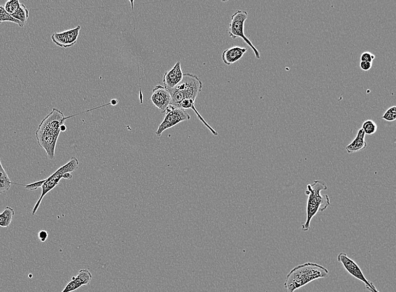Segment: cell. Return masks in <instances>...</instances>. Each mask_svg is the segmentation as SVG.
Masks as SVG:
<instances>
[{"label":"cell","mask_w":396,"mask_h":292,"mask_svg":"<svg viewBox=\"0 0 396 292\" xmlns=\"http://www.w3.org/2000/svg\"><path fill=\"white\" fill-rule=\"evenodd\" d=\"M329 273L326 267L316 263L299 265L288 274L285 287L288 292H294L315 280L327 278Z\"/></svg>","instance_id":"obj_2"},{"label":"cell","mask_w":396,"mask_h":292,"mask_svg":"<svg viewBox=\"0 0 396 292\" xmlns=\"http://www.w3.org/2000/svg\"><path fill=\"white\" fill-rule=\"evenodd\" d=\"M362 129L365 135H372L375 134L378 129L377 124L372 120H366L362 125Z\"/></svg>","instance_id":"obj_18"},{"label":"cell","mask_w":396,"mask_h":292,"mask_svg":"<svg viewBox=\"0 0 396 292\" xmlns=\"http://www.w3.org/2000/svg\"><path fill=\"white\" fill-rule=\"evenodd\" d=\"M365 134L361 128L358 131L356 138L346 147V150L348 153H354L362 151L367 147V144L365 140Z\"/></svg>","instance_id":"obj_15"},{"label":"cell","mask_w":396,"mask_h":292,"mask_svg":"<svg viewBox=\"0 0 396 292\" xmlns=\"http://www.w3.org/2000/svg\"><path fill=\"white\" fill-rule=\"evenodd\" d=\"M337 260L351 276L363 282L365 284L366 289L369 291L380 292L376 289L374 284L368 281L365 278L363 272L356 262L348 257L346 253H340L337 256Z\"/></svg>","instance_id":"obj_8"},{"label":"cell","mask_w":396,"mask_h":292,"mask_svg":"<svg viewBox=\"0 0 396 292\" xmlns=\"http://www.w3.org/2000/svg\"><path fill=\"white\" fill-rule=\"evenodd\" d=\"M81 28V26H78L63 32H55L52 34L51 40L58 46L64 49L69 48L78 41Z\"/></svg>","instance_id":"obj_9"},{"label":"cell","mask_w":396,"mask_h":292,"mask_svg":"<svg viewBox=\"0 0 396 292\" xmlns=\"http://www.w3.org/2000/svg\"><path fill=\"white\" fill-rule=\"evenodd\" d=\"M382 119L387 122H393L396 119V106H393L385 112L382 117Z\"/></svg>","instance_id":"obj_20"},{"label":"cell","mask_w":396,"mask_h":292,"mask_svg":"<svg viewBox=\"0 0 396 292\" xmlns=\"http://www.w3.org/2000/svg\"><path fill=\"white\" fill-rule=\"evenodd\" d=\"M48 233L45 230H41L38 234L39 239L41 242H45L48 238Z\"/></svg>","instance_id":"obj_22"},{"label":"cell","mask_w":396,"mask_h":292,"mask_svg":"<svg viewBox=\"0 0 396 292\" xmlns=\"http://www.w3.org/2000/svg\"><path fill=\"white\" fill-rule=\"evenodd\" d=\"M183 76L181 63L177 62L172 69L165 71L163 78L164 87L167 90L174 88L181 82Z\"/></svg>","instance_id":"obj_13"},{"label":"cell","mask_w":396,"mask_h":292,"mask_svg":"<svg viewBox=\"0 0 396 292\" xmlns=\"http://www.w3.org/2000/svg\"><path fill=\"white\" fill-rule=\"evenodd\" d=\"M117 103H118V101L115 100V99H114V100H112L111 101V103L110 104L113 105H117Z\"/></svg>","instance_id":"obj_25"},{"label":"cell","mask_w":396,"mask_h":292,"mask_svg":"<svg viewBox=\"0 0 396 292\" xmlns=\"http://www.w3.org/2000/svg\"><path fill=\"white\" fill-rule=\"evenodd\" d=\"M92 278L91 272L87 269L80 270L78 275L73 277L70 282L61 292H72L80 288L82 286L90 283Z\"/></svg>","instance_id":"obj_12"},{"label":"cell","mask_w":396,"mask_h":292,"mask_svg":"<svg viewBox=\"0 0 396 292\" xmlns=\"http://www.w3.org/2000/svg\"><path fill=\"white\" fill-rule=\"evenodd\" d=\"M71 116L66 117L63 113L54 108L41 122L35 132L39 146L44 149L50 160L55 158V148L61 127Z\"/></svg>","instance_id":"obj_1"},{"label":"cell","mask_w":396,"mask_h":292,"mask_svg":"<svg viewBox=\"0 0 396 292\" xmlns=\"http://www.w3.org/2000/svg\"><path fill=\"white\" fill-rule=\"evenodd\" d=\"M248 13L246 11L238 10L232 16L231 22L230 24L229 34L233 39L241 38L250 47L255 53L257 59H259L260 53L252 42L248 39L244 34L245 22L248 18Z\"/></svg>","instance_id":"obj_6"},{"label":"cell","mask_w":396,"mask_h":292,"mask_svg":"<svg viewBox=\"0 0 396 292\" xmlns=\"http://www.w3.org/2000/svg\"><path fill=\"white\" fill-rule=\"evenodd\" d=\"M61 132H66V130H67V127H66V126H65V125H64H64H63V126L61 127Z\"/></svg>","instance_id":"obj_24"},{"label":"cell","mask_w":396,"mask_h":292,"mask_svg":"<svg viewBox=\"0 0 396 292\" xmlns=\"http://www.w3.org/2000/svg\"><path fill=\"white\" fill-rule=\"evenodd\" d=\"M305 194L308 196L307 205V219L302 225V230L307 231L310 229L312 219L318 212H323L330 205L328 195H322V190L328 189L326 182L317 180L307 186Z\"/></svg>","instance_id":"obj_4"},{"label":"cell","mask_w":396,"mask_h":292,"mask_svg":"<svg viewBox=\"0 0 396 292\" xmlns=\"http://www.w3.org/2000/svg\"><path fill=\"white\" fill-rule=\"evenodd\" d=\"M165 116L156 131L158 137H161L165 130L172 128L181 122L190 121L191 116L185 110L169 105L165 112Z\"/></svg>","instance_id":"obj_7"},{"label":"cell","mask_w":396,"mask_h":292,"mask_svg":"<svg viewBox=\"0 0 396 292\" xmlns=\"http://www.w3.org/2000/svg\"><path fill=\"white\" fill-rule=\"evenodd\" d=\"M203 83L196 75L185 73L179 85L169 89L171 102L170 105L179 108L183 101L191 100L196 101L202 92Z\"/></svg>","instance_id":"obj_5"},{"label":"cell","mask_w":396,"mask_h":292,"mask_svg":"<svg viewBox=\"0 0 396 292\" xmlns=\"http://www.w3.org/2000/svg\"><path fill=\"white\" fill-rule=\"evenodd\" d=\"M151 100L162 113H165L171 102V95L166 88L158 85L153 89Z\"/></svg>","instance_id":"obj_11"},{"label":"cell","mask_w":396,"mask_h":292,"mask_svg":"<svg viewBox=\"0 0 396 292\" xmlns=\"http://www.w3.org/2000/svg\"><path fill=\"white\" fill-rule=\"evenodd\" d=\"M247 51V49L240 46H233L224 50L222 55L224 64L230 65L240 60Z\"/></svg>","instance_id":"obj_14"},{"label":"cell","mask_w":396,"mask_h":292,"mask_svg":"<svg viewBox=\"0 0 396 292\" xmlns=\"http://www.w3.org/2000/svg\"><path fill=\"white\" fill-rule=\"evenodd\" d=\"M373 63L366 62H360V67L364 71H369L371 69Z\"/></svg>","instance_id":"obj_23"},{"label":"cell","mask_w":396,"mask_h":292,"mask_svg":"<svg viewBox=\"0 0 396 292\" xmlns=\"http://www.w3.org/2000/svg\"><path fill=\"white\" fill-rule=\"evenodd\" d=\"M12 182L3 168L0 160V194L7 192L11 188Z\"/></svg>","instance_id":"obj_17"},{"label":"cell","mask_w":396,"mask_h":292,"mask_svg":"<svg viewBox=\"0 0 396 292\" xmlns=\"http://www.w3.org/2000/svg\"><path fill=\"white\" fill-rule=\"evenodd\" d=\"M15 216V211L13 208L7 206L3 211L0 213V226L7 228L10 225Z\"/></svg>","instance_id":"obj_16"},{"label":"cell","mask_w":396,"mask_h":292,"mask_svg":"<svg viewBox=\"0 0 396 292\" xmlns=\"http://www.w3.org/2000/svg\"><path fill=\"white\" fill-rule=\"evenodd\" d=\"M5 22L15 23L22 28L24 27L20 21L15 20L10 15L7 11L5 10L4 7L0 6V24Z\"/></svg>","instance_id":"obj_19"},{"label":"cell","mask_w":396,"mask_h":292,"mask_svg":"<svg viewBox=\"0 0 396 292\" xmlns=\"http://www.w3.org/2000/svg\"><path fill=\"white\" fill-rule=\"evenodd\" d=\"M79 165L78 159L75 157H72L67 164L61 166L60 168H59L54 173L45 180L35 182L25 186L27 189L30 190L37 189L39 188L42 189V193H41L39 200L33 207L32 212V216H34L37 212L44 197L58 185L62 179L72 180L73 176L71 172L78 169Z\"/></svg>","instance_id":"obj_3"},{"label":"cell","mask_w":396,"mask_h":292,"mask_svg":"<svg viewBox=\"0 0 396 292\" xmlns=\"http://www.w3.org/2000/svg\"><path fill=\"white\" fill-rule=\"evenodd\" d=\"M375 58V56L373 53L369 51H366L362 53L361 57H360V61H361V62L373 63Z\"/></svg>","instance_id":"obj_21"},{"label":"cell","mask_w":396,"mask_h":292,"mask_svg":"<svg viewBox=\"0 0 396 292\" xmlns=\"http://www.w3.org/2000/svg\"><path fill=\"white\" fill-rule=\"evenodd\" d=\"M4 8L10 15L20 21L23 26L26 25L29 11L26 6L21 4L18 0H9L5 4Z\"/></svg>","instance_id":"obj_10"}]
</instances>
